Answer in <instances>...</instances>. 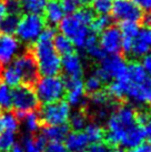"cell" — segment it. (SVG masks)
Masks as SVG:
<instances>
[{"mask_svg":"<svg viewBox=\"0 0 151 152\" xmlns=\"http://www.w3.org/2000/svg\"><path fill=\"white\" fill-rule=\"evenodd\" d=\"M56 34L54 27H46L31 49L37 62L39 75L42 77L58 76L61 71V58L55 50L52 42Z\"/></svg>","mask_w":151,"mask_h":152,"instance_id":"1","label":"cell"},{"mask_svg":"<svg viewBox=\"0 0 151 152\" xmlns=\"http://www.w3.org/2000/svg\"><path fill=\"white\" fill-rule=\"evenodd\" d=\"M138 124L136 119V110L130 106L119 107L111 112L107 121V133L106 142L112 147L119 145L121 139L133 127Z\"/></svg>","mask_w":151,"mask_h":152,"instance_id":"2","label":"cell"},{"mask_svg":"<svg viewBox=\"0 0 151 152\" xmlns=\"http://www.w3.org/2000/svg\"><path fill=\"white\" fill-rule=\"evenodd\" d=\"M34 86L38 100L43 104L60 101L66 94L65 82L58 76L42 77L36 81Z\"/></svg>","mask_w":151,"mask_h":152,"instance_id":"3","label":"cell"},{"mask_svg":"<svg viewBox=\"0 0 151 152\" xmlns=\"http://www.w3.org/2000/svg\"><path fill=\"white\" fill-rule=\"evenodd\" d=\"M12 94V108L15 109V114L19 120L28 112L36 111L39 107V100L34 92L32 86L18 85L11 90Z\"/></svg>","mask_w":151,"mask_h":152,"instance_id":"4","label":"cell"},{"mask_svg":"<svg viewBox=\"0 0 151 152\" xmlns=\"http://www.w3.org/2000/svg\"><path fill=\"white\" fill-rule=\"evenodd\" d=\"M45 28L46 22L41 15L27 13L20 18V21L15 34H17L19 41L26 45H32L38 40Z\"/></svg>","mask_w":151,"mask_h":152,"instance_id":"5","label":"cell"},{"mask_svg":"<svg viewBox=\"0 0 151 152\" xmlns=\"http://www.w3.org/2000/svg\"><path fill=\"white\" fill-rule=\"evenodd\" d=\"M59 25L62 34L66 36L68 39H70L73 46L84 49V43L91 31L89 29V26L81 21L76 16V13H71L68 17H63Z\"/></svg>","mask_w":151,"mask_h":152,"instance_id":"6","label":"cell"},{"mask_svg":"<svg viewBox=\"0 0 151 152\" xmlns=\"http://www.w3.org/2000/svg\"><path fill=\"white\" fill-rule=\"evenodd\" d=\"M128 64L123 60L122 57L118 55H108L105 56L100 60V67L97 69L95 73L100 78L103 82L118 80L127 76Z\"/></svg>","mask_w":151,"mask_h":152,"instance_id":"7","label":"cell"},{"mask_svg":"<svg viewBox=\"0 0 151 152\" xmlns=\"http://www.w3.org/2000/svg\"><path fill=\"white\" fill-rule=\"evenodd\" d=\"M70 117V106L66 101H56L47 103L39 113L41 123L45 126H58L67 123Z\"/></svg>","mask_w":151,"mask_h":152,"instance_id":"8","label":"cell"},{"mask_svg":"<svg viewBox=\"0 0 151 152\" xmlns=\"http://www.w3.org/2000/svg\"><path fill=\"white\" fill-rule=\"evenodd\" d=\"M11 64L18 70L21 77V82L23 85L34 86L36 83L39 77V71H38L36 59L31 50L16 57L11 61Z\"/></svg>","mask_w":151,"mask_h":152,"instance_id":"9","label":"cell"},{"mask_svg":"<svg viewBox=\"0 0 151 152\" xmlns=\"http://www.w3.org/2000/svg\"><path fill=\"white\" fill-rule=\"evenodd\" d=\"M111 11L113 17L120 21L138 22L143 16L142 10L132 0H113Z\"/></svg>","mask_w":151,"mask_h":152,"instance_id":"10","label":"cell"},{"mask_svg":"<svg viewBox=\"0 0 151 152\" xmlns=\"http://www.w3.org/2000/svg\"><path fill=\"white\" fill-rule=\"evenodd\" d=\"M99 45L108 55H117L121 51L122 36L118 27L110 26L101 32Z\"/></svg>","mask_w":151,"mask_h":152,"instance_id":"11","label":"cell"},{"mask_svg":"<svg viewBox=\"0 0 151 152\" xmlns=\"http://www.w3.org/2000/svg\"><path fill=\"white\" fill-rule=\"evenodd\" d=\"M20 49V41L12 34L0 32V66L11 64Z\"/></svg>","mask_w":151,"mask_h":152,"instance_id":"12","label":"cell"},{"mask_svg":"<svg viewBox=\"0 0 151 152\" xmlns=\"http://www.w3.org/2000/svg\"><path fill=\"white\" fill-rule=\"evenodd\" d=\"M63 82L67 91L68 104L75 108L82 106L84 103V92H86L82 79L66 78Z\"/></svg>","mask_w":151,"mask_h":152,"instance_id":"13","label":"cell"},{"mask_svg":"<svg viewBox=\"0 0 151 152\" xmlns=\"http://www.w3.org/2000/svg\"><path fill=\"white\" fill-rule=\"evenodd\" d=\"M151 50V28L143 27L139 29L137 36L134 37L131 53L137 58L144 57Z\"/></svg>","mask_w":151,"mask_h":152,"instance_id":"14","label":"cell"},{"mask_svg":"<svg viewBox=\"0 0 151 152\" xmlns=\"http://www.w3.org/2000/svg\"><path fill=\"white\" fill-rule=\"evenodd\" d=\"M61 69L63 70L66 78L82 79L84 76V66L80 57L75 52L66 55L61 59Z\"/></svg>","mask_w":151,"mask_h":152,"instance_id":"15","label":"cell"},{"mask_svg":"<svg viewBox=\"0 0 151 152\" xmlns=\"http://www.w3.org/2000/svg\"><path fill=\"white\" fill-rule=\"evenodd\" d=\"M119 29L121 31L122 36L121 50L126 55H130L133 39L139 31L138 25H137V22L133 21H122Z\"/></svg>","mask_w":151,"mask_h":152,"instance_id":"16","label":"cell"},{"mask_svg":"<svg viewBox=\"0 0 151 152\" xmlns=\"http://www.w3.org/2000/svg\"><path fill=\"white\" fill-rule=\"evenodd\" d=\"M65 147L70 152H84L89 147V140L82 131H73L65 138Z\"/></svg>","mask_w":151,"mask_h":152,"instance_id":"17","label":"cell"},{"mask_svg":"<svg viewBox=\"0 0 151 152\" xmlns=\"http://www.w3.org/2000/svg\"><path fill=\"white\" fill-rule=\"evenodd\" d=\"M45 18L51 27L60 23L65 17V11L62 9L60 0H49L45 8Z\"/></svg>","mask_w":151,"mask_h":152,"instance_id":"18","label":"cell"},{"mask_svg":"<svg viewBox=\"0 0 151 152\" xmlns=\"http://www.w3.org/2000/svg\"><path fill=\"white\" fill-rule=\"evenodd\" d=\"M127 77H128L129 82L134 86L144 85L150 80V77L147 75L142 64H138V62H132L128 66Z\"/></svg>","mask_w":151,"mask_h":152,"instance_id":"19","label":"cell"},{"mask_svg":"<svg viewBox=\"0 0 151 152\" xmlns=\"http://www.w3.org/2000/svg\"><path fill=\"white\" fill-rule=\"evenodd\" d=\"M47 144V140L42 134H28L22 138L21 148L23 152H43Z\"/></svg>","mask_w":151,"mask_h":152,"instance_id":"20","label":"cell"},{"mask_svg":"<svg viewBox=\"0 0 151 152\" xmlns=\"http://www.w3.org/2000/svg\"><path fill=\"white\" fill-rule=\"evenodd\" d=\"M68 133L69 126L67 123L58 126H46L41 131V134L47 141H62Z\"/></svg>","mask_w":151,"mask_h":152,"instance_id":"21","label":"cell"},{"mask_svg":"<svg viewBox=\"0 0 151 152\" xmlns=\"http://www.w3.org/2000/svg\"><path fill=\"white\" fill-rule=\"evenodd\" d=\"M84 49L92 59L98 60V61H100L106 56L105 51L102 50V48L99 45V39L97 37V34H95L92 31H90L88 38H87V41L84 43Z\"/></svg>","mask_w":151,"mask_h":152,"instance_id":"22","label":"cell"},{"mask_svg":"<svg viewBox=\"0 0 151 152\" xmlns=\"http://www.w3.org/2000/svg\"><path fill=\"white\" fill-rule=\"evenodd\" d=\"M19 129V119L12 112L6 111L0 114V131H9L16 133Z\"/></svg>","mask_w":151,"mask_h":152,"instance_id":"23","label":"cell"},{"mask_svg":"<svg viewBox=\"0 0 151 152\" xmlns=\"http://www.w3.org/2000/svg\"><path fill=\"white\" fill-rule=\"evenodd\" d=\"M54 47H55V50L57 51L58 55L63 56L69 55L73 52L75 50V46L72 45V42L70 41V39H68L66 36L61 34H56L55 38H54Z\"/></svg>","mask_w":151,"mask_h":152,"instance_id":"24","label":"cell"},{"mask_svg":"<svg viewBox=\"0 0 151 152\" xmlns=\"http://www.w3.org/2000/svg\"><path fill=\"white\" fill-rule=\"evenodd\" d=\"M1 79L9 87H16L18 85H21V77L16 68L13 67L12 64H9L7 67L2 69V76Z\"/></svg>","mask_w":151,"mask_h":152,"instance_id":"25","label":"cell"},{"mask_svg":"<svg viewBox=\"0 0 151 152\" xmlns=\"http://www.w3.org/2000/svg\"><path fill=\"white\" fill-rule=\"evenodd\" d=\"M20 21L19 15H10L4 16V18L0 21V32L7 34H13L17 30V27Z\"/></svg>","mask_w":151,"mask_h":152,"instance_id":"26","label":"cell"},{"mask_svg":"<svg viewBox=\"0 0 151 152\" xmlns=\"http://www.w3.org/2000/svg\"><path fill=\"white\" fill-rule=\"evenodd\" d=\"M48 0H20L21 8L27 13L41 15L45 11Z\"/></svg>","mask_w":151,"mask_h":152,"instance_id":"27","label":"cell"},{"mask_svg":"<svg viewBox=\"0 0 151 152\" xmlns=\"http://www.w3.org/2000/svg\"><path fill=\"white\" fill-rule=\"evenodd\" d=\"M21 120L23 121L26 130L28 131L30 134H34L40 129L41 121L39 118V113H36V111H31V112L26 113Z\"/></svg>","mask_w":151,"mask_h":152,"instance_id":"28","label":"cell"},{"mask_svg":"<svg viewBox=\"0 0 151 152\" xmlns=\"http://www.w3.org/2000/svg\"><path fill=\"white\" fill-rule=\"evenodd\" d=\"M105 131L98 123H88L84 128V134L87 135L89 142H97L101 141L105 137Z\"/></svg>","mask_w":151,"mask_h":152,"instance_id":"29","label":"cell"},{"mask_svg":"<svg viewBox=\"0 0 151 152\" xmlns=\"http://www.w3.org/2000/svg\"><path fill=\"white\" fill-rule=\"evenodd\" d=\"M12 108L11 88L0 81V110H9Z\"/></svg>","mask_w":151,"mask_h":152,"instance_id":"30","label":"cell"},{"mask_svg":"<svg viewBox=\"0 0 151 152\" xmlns=\"http://www.w3.org/2000/svg\"><path fill=\"white\" fill-rule=\"evenodd\" d=\"M16 145V134L9 131H0V152H10Z\"/></svg>","mask_w":151,"mask_h":152,"instance_id":"31","label":"cell"},{"mask_svg":"<svg viewBox=\"0 0 151 152\" xmlns=\"http://www.w3.org/2000/svg\"><path fill=\"white\" fill-rule=\"evenodd\" d=\"M111 23H112V18L109 15H99V17L93 19L92 23L90 26L91 27L90 30L98 34L99 32H102L105 29L110 27Z\"/></svg>","mask_w":151,"mask_h":152,"instance_id":"32","label":"cell"},{"mask_svg":"<svg viewBox=\"0 0 151 152\" xmlns=\"http://www.w3.org/2000/svg\"><path fill=\"white\" fill-rule=\"evenodd\" d=\"M69 120H70L69 124H70V127L73 131H82L86 128V126L88 124L86 114L81 111H77L72 115L70 114Z\"/></svg>","mask_w":151,"mask_h":152,"instance_id":"33","label":"cell"},{"mask_svg":"<svg viewBox=\"0 0 151 152\" xmlns=\"http://www.w3.org/2000/svg\"><path fill=\"white\" fill-rule=\"evenodd\" d=\"M102 85H103V81L101 80L100 78L93 72L91 76H89L88 78H87L86 82L84 83V91H87V92L90 93V94L99 92L101 90V88H102Z\"/></svg>","mask_w":151,"mask_h":152,"instance_id":"34","label":"cell"},{"mask_svg":"<svg viewBox=\"0 0 151 152\" xmlns=\"http://www.w3.org/2000/svg\"><path fill=\"white\" fill-rule=\"evenodd\" d=\"M113 0H92V10L98 15H109L112 9Z\"/></svg>","mask_w":151,"mask_h":152,"instance_id":"35","label":"cell"},{"mask_svg":"<svg viewBox=\"0 0 151 152\" xmlns=\"http://www.w3.org/2000/svg\"><path fill=\"white\" fill-rule=\"evenodd\" d=\"M6 11L10 15H20L22 11L20 0H2Z\"/></svg>","mask_w":151,"mask_h":152,"instance_id":"36","label":"cell"},{"mask_svg":"<svg viewBox=\"0 0 151 152\" xmlns=\"http://www.w3.org/2000/svg\"><path fill=\"white\" fill-rule=\"evenodd\" d=\"M113 148L111 144L108 142H103V141H97V142H92V144H90V147H88V152H112Z\"/></svg>","mask_w":151,"mask_h":152,"instance_id":"37","label":"cell"},{"mask_svg":"<svg viewBox=\"0 0 151 152\" xmlns=\"http://www.w3.org/2000/svg\"><path fill=\"white\" fill-rule=\"evenodd\" d=\"M43 152H67L62 141H49L45 147Z\"/></svg>","mask_w":151,"mask_h":152,"instance_id":"38","label":"cell"},{"mask_svg":"<svg viewBox=\"0 0 151 152\" xmlns=\"http://www.w3.org/2000/svg\"><path fill=\"white\" fill-rule=\"evenodd\" d=\"M60 2H61L65 13H69V15L76 12L79 7L76 0H60Z\"/></svg>","mask_w":151,"mask_h":152,"instance_id":"39","label":"cell"},{"mask_svg":"<svg viewBox=\"0 0 151 152\" xmlns=\"http://www.w3.org/2000/svg\"><path fill=\"white\" fill-rule=\"evenodd\" d=\"M128 152H151V142H147V143L142 142L138 147L128 149Z\"/></svg>","mask_w":151,"mask_h":152,"instance_id":"40","label":"cell"},{"mask_svg":"<svg viewBox=\"0 0 151 152\" xmlns=\"http://www.w3.org/2000/svg\"><path fill=\"white\" fill-rule=\"evenodd\" d=\"M142 67L146 70L147 75L151 78V52H148L147 55L143 57Z\"/></svg>","mask_w":151,"mask_h":152,"instance_id":"41","label":"cell"},{"mask_svg":"<svg viewBox=\"0 0 151 152\" xmlns=\"http://www.w3.org/2000/svg\"><path fill=\"white\" fill-rule=\"evenodd\" d=\"M143 131H144V135L146 138L149 140V142H151V112L149 113V117H148L146 123L142 126Z\"/></svg>","mask_w":151,"mask_h":152,"instance_id":"42","label":"cell"},{"mask_svg":"<svg viewBox=\"0 0 151 152\" xmlns=\"http://www.w3.org/2000/svg\"><path fill=\"white\" fill-rule=\"evenodd\" d=\"M140 9L151 10V0H132Z\"/></svg>","mask_w":151,"mask_h":152,"instance_id":"43","label":"cell"},{"mask_svg":"<svg viewBox=\"0 0 151 152\" xmlns=\"http://www.w3.org/2000/svg\"><path fill=\"white\" fill-rule=\"evenodd\" d=\"M142 22L144 27H147V28H151V10H148V12L142 16Z\"/></svg>","mask_w":151,"mask_h":152,"instance_id":"44","label":"cell"},{"mask_svg":"<svg viewBox=\"0 0 151 152\" xmlns=\"http://www.w3.org/2000/svg\"><path fill=\"white\" fill-rule=\"evenodd\" d=\"M6 13H7V11H6V8H4V4L2 2V0H0V21L4 18Z\"/></svg>","mask_w":151,"mask_h":152,"instance_id":"45","label":"cell"},{"mask_svg":"<svg viewBox=\"0 0 151 152\" xmlns=\"http://www.w3.org/2000/svg\"><path fill=\"white\" fill-rule=\"evenodd\" d=\"M76 1H77V4H78L79 7H87L88 4H91L92 0H76Z\"/></svg>","mask_w":151,"mask_h":152,"instance_id":"46","label":"cell"},{"mask_svg":"<svg viewBox=\"0 0 151 152\" xmlns=\"http://www.w3.org/2000/svg\"><path fill=\"white\" fill-rule=\"evenodd\" d=\"M146 102L151 103V83L149 86V88L147 90V96H146Z\"/></svg>","mask_w":151,"mask_h":152,"instance_id":"47","label":"cell"},{"mask_svg":"<svg viewBox=\"0 0 151 152\" xmlns=\"http://www.w3.org/2000/svg\"><path fill=\"white\" fill-rule=\"evenodd\" d=\"M10 152H23V150H22V148H21V145H15L12 149H11V151Z\"/></svg>","mask_w":151,"mask_h":152,"instance_id":"48","label":"cell"},{"mask_svg":"<svg viewBox=\"0 0 151 152\" xmlns=\"http://www.w3.org/2000/svg\"><path fill=\"white\" fill-rule=\"evenodd\" d=\"M112 152H126V151L122 148H117V147H116V148H113Z\"/></svg>","mask_w":151,"mask_h":152,"instance_id":"49","label":"cell"},{"mask_svg":"<svg viewBox=\"0 0 151 152\" xmlns=\"http://www.w3.org/2000/svg\"><path fill=\"white\" fill-rule=\"evenodd\" d=\"M1 76H2V66H0V81H1Z\"/></svg>","mask_w":151,"mask_h":152,"instance_id":"50","label":"cell"}]
</instances>
